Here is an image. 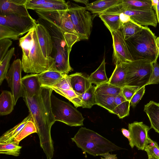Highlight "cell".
Masks as SVG:
<instances>
[{
    "label": "cell",
    "mask_w": 159,
    "mask_h": 159,
    "mask_svg": "<svg viewBox=\"0 0 159 159\" xmlns=\"http://www.w3.org/2000/svg\"><path fill=\"white\" fill-rule=\"evenodd\" d=\"M32 120L31 115L28 116L13 128L4 133L0 138V143H8L13 142L14 139L19 134L27 122Z\"/></svg>",
    "instance_id": "obj_26"
},
{
    "label": "cell",
    "mask_w": 159,
    "mask_h": 159,
    "mask_svg": "<svg viewBox=\"0 0 159 159\" xmlns=\"http://www.w3.org/2000/svg\"><path fill=\"white\" fill-rule=\"evenodd\" d=\"M95 86L91 85L83 93L72 99V102L76 107H82L83 108H90L96 104L95 92Z\"/></svg>",
    "instance_id": "obj_20"
},
{
    "label": "cell",
    "mask_w": 159,
    "mask_h": 159,
    "mask_svg": "<svg viewBox=\"0 0 159 159\" xmlns=\"http://www.w3.org/2000/svg\"><path fill=\"white\" fill-rule=\"evenodd\" d=\"M25 6L27 9L35 11L66 10L70 7L63 0H26Z\"/></svg>",
    "instance_id": "obj_15"
},
{
    "label": "cell",
    "mask_w": 159,
    "mask_h": 159,
    "mask_svg": "<svg viewBox=\"0 0 159 159\" xmlns=\"http://www.w3.org/2000/svg\"><path fill=\"white\" fill-rule=\"evenodd\" d=\"M22 49V69L26 73L39 74L54 66L55 60L44 56L39 43L35 27L19 40Z\"/></svg>",
    "instance_id": "obj_3"
},
{
    "label": "cell",
    "mask_w": 159,
    "mask_h": 159,
    "mask_svg": "<svg viewBox=\"0 0 159 159\" xmlns=\"http://www.w3.org/2000/svg\"><path fill=\"white\" fill-rule=\"evenodd\" d=\"M20 35L6 26L0 25V40L4 39H11L13 40H18Z\"/></svg>",
    "instance_id": "obj_36"
},
{
    "label": "cell",
    "mask_w": 159,
    "mask_h": 159,
    "mask_svg": "<svg viewBox=\"0 0 159 159\" xmlns=\"http://www.w3.org/2000/svg\"><path fill=\"white\" fill-rule=\"evenodd\" d=\"M12 41L9 39L0 40V62L3 59L12 44Z\"/></svg>",
    "instance_id": "obj_41"
},
{
    "label": "cell",
    "mask_w": 159,
    "mask_h": 159,
    "mask_svg": "<svg viewBox=\"0 0 159 159\" xmlns=\"http://www.w3.org/2000/svg\"><path fill=\"white\" fill-rule=\"evenodd\" d=\"M105 58L99 67L88 77L91 84L98 85L108 81L106 73Z\"/></svg>",
    "instance_id": "obj_28"
},
{
    "label": "cell",
    "mask_w": 159,
    "mask_h": 159,
    "mask_svg": "<svg viewBox=\"0 0 159 159\" xmlns=\"http://www.w3.org/2000/svg\"><path fill=\"white\" fill-rule=\"evenodd\" d=\"M61 96L65 97L70 101L76 97L78 95L72 89H62L52 87H48Z\"/></svg>",
    "instance_id": "obj_40"
},
{
    "label": "cell",
    "mask_w": 159,
    "mask_h": 159,
    "mask_svg": "<svg viewBox=\"0 0 159 159\" xmlns=\"http://www.w3.org/2000/svg\"><path fill=\"white\" fill-rule=\"evenodd\" d=\"M144 111L148 117L151 128L159 134V103L151 101L144 105Z\"/></svg>",
    "instance_id": "obj_22"
},
{
    "label": "cell",
    "mask_w": 159,
    "mask_h": 159,
    "mask_svg": "<svg viewBox=\"0 0 159 159\" xmlns=\"http://www.w3.org/2000/svg\"><path fill=\"white\" fill-rule=\"evenodd\" d=\"M52 90L49 87H42L39 95L29 98L24 91L23 97L36 127L40 146L46 159L52 158L54 151L51 135V127L55 122L51 106L50 98Z\"/></svg>",
    "instance_id": "obj_1"
},
{
    "label": "cell",
    "mask_w": 159,
    "mask_h": 159,
    "mask_svg": "<svg viewBox=\"0 0 159 159\" xmlns=\"http://www.w3.org/2000/svg\"><path fill=\"white\" fill-rule=\"evenodd\" d=\"M157 36L147 26L125 40L134 60L147 59L152 63L159 57Z\"/></svg>",
    "instance_id": "obj_4"
},
{
    "label": "cell",
    "mask_w": 159,
    "mask_h": 159,
    "mask_svg": "<svg viewBox=\"0 0 159 159\" xmlns=\"http://www.w3.org/2000/svg\"><path fill=\"white\" fill-rule=\"evenodd\" d=\"M21 148V146L14 142L0 143V153L18 156L20 154Z\"/></svg>",
    "instance_id": "obj_33"
},
{
    "label": "cell",
    "mask_w": 159,
    "mask_h": 159,
    "mask_svg": "<svg viewBox=\"0 0 159 159\" xmlns=\"http://www.w3.org/2000/svg\"><path fill=\"white\" fill-rule=\"evenodd\" d=\"M148 159H158L153 156H148Z\"/></svg>",
    "instance_id": "obj_51"
},
{
    "label": "cell",
    "mask_w": 159,
    "mask_h": 159,
    "mask_svg": "<svg viewBox=\"0 0 159 159\" xmlns=\"http://www.w3.org/2000/svg\"><path fill=\"white\" fill-rule=\"evenodd\" d=\"M35 133H37L36 126L32 120L29 121L19 134L15 138L13 142L19 145L21 140L29 135Z\"/></svg>",
    "instance_id": "obj_34"
},
{
    "label": "cell",
    "mask_w": 159,
    "mask_h": 159,
    "mask_svg": "<svg viewBox=\"0 0 159 159\" xmlns=\"http://www.w3.org/2000/svg\"><path fill=\"white\" fill-rule=\"evenodd\" d=\"M50 102L55 121L61 122L71 126L83 125L84 118L82 114L70 103L58 99L52 93Z\"/></svg>",
    "instance_id": "obj_6"
},
{
    "label": "cell",
    "mask_w": 159,
    "mask_h": 159,
    "mask_svg": "<svg viewBox=\"0 0 159 159\" xmlns=\"http://www.w3.org/2000/svg\"><path fill=\"white\" fill-rule=\"evenodd\" d=\"M130 102L126 100L117 106L112 113L117 115L120 119H122L129 114Z\"/></svg>",
    "instance_id": "obj_35"
},
{
    "label": "cell",
    "mask_w": 159,
    "mask_h": 159,
    "mask_svg": "<svg viewBox=\"0 0 159 159\" xmlns=\"http://www.w3.org/2000/svg\"><path fill=\"white\" fill-rule=\"evenodd\" d=\"M158 0H151L152 6L154 11L157 7Z\"/></svg>",
    "instance_id": "obj_47"
},
{
    "label": "cell",
    "mask_w": 159,
    "mask_h": 159,
    "mask_svg": "<svg viewBox=\"0 0 159 159\" xmlns=\"http://www.w3.org/2000/svg\"><path fill=\"white\" fill-rule=\"evenodd\" d=\"M159 83V64L157 61L153 63L152 69L149 80L146 85Z\"/></svg>",
    "instance_id": "obj_38"
},
{
    "label": "cell",
    "mask_w": 159,
    "mask_h": 159,
    "mask_svg": "<svg viewBox=\"0 0 159 159\" xmlns=\"http://www.w3.org/2000/svg\"><path fill=\"white\" fill-rule=\"evenodd\" d=\"M22 83L25 93L29 98L39 95L42 88L38 74L27 75L22 78Z\"/></svg>",
    "instance_id": "obj_18"
},
{
    "label": "cell",
    "mask_w": 159,
    "mask_h": 159,
    "mask_svg": "<svg viewBox=\"0 0 159 159\" xmlns=\"http://www.w3.org/2000/svg\"><path fill=\"white\" fill-rule=\"evenodd\" d=\"M26 0H1L0 15L6 16L15 14L30 16L25 3Z\"/></svg>",
    "instance_id": "obj_16"
},
{
    "label": "cell",
    "mask_w": 159,
    "mask_h": 159,
    "mask_svg": "<svg viewBox=\"0 0 159 159\" xmlns=\"http://www.w3.org/2000/svg\"><path fill=\"white\" fill-rule=\"evenodd\" d=\"M69 76L72 88L77 95L85 92L92 85L88 77L81 73L77 72Z\"/></svg>",
    "instance_id": "obj_19"
},
{
    "label": "cell",
    "mask_w": 159,
    "mask_h": 159,
    "mask_svg": "<svg viewBox=\"0 0 159 159\" xmlns=\"http://www.w3.org/2000/svg\"><path fill=\"white\" fill-rule=\"evenodd\" d=\"M74 1L76 2L84 4L86 6L89 3L88 0H74Z\"/></svg>",
    "instance_id": "obj_49"
},
{
    "label": "cell",
    "mask_w": 159,
    "mask_h": 159,
    "mask_svg": "<svg viewBox=\"0 0 159 159\" xmlns=\"http://www.w3.org/2000/svg\"><path fill=\"white\" fill-rule=\"evenodd\" d=\"M156 44L158 49V55L159 56V37H158L156 38Z\"/></svg>",
    "instance_id": "obj_50"
},
{
    "label": "cell",
    "mask_w": 159,
    "mask_h": 159,
    "mask_svg": "<svg viewBox=\"0 0 159 159\" xmlns=\"http://www.w3.org/2000/svg\"><path fill=\"white\" fill-rule=\"evenodd\" d=\"M38 23L43 25L49 31L52 39V57L55 60L52 70L67 75L73 70L69 61L72 47L80 40L78 35L70 33L57 23L39 18Z\"/></svg>",
    "instance_id": "obj_2"
},
{
    "label": "cell",
    "mask_w": 159,
    "mask_h": 159,
    "mask_svg": "<svg viewBox=\"0 0 159 159\" xmlns=\"http://www.w3.org/2000/svg\"><path fill=\"white\" fill-rule=\"evenodd\" d=\"M130 132L129 144L132 148L136 146L138 150H144L150 138L148 133L151 128L142 122L135 121L128 125Z\"/></svg>",
    "instance_id": "obj_12"
},
{
    "label": "cell",
    "mask_w": 159,
    "mask_h": 159,
    "mask_svg": "<svg viewBox=\"0 0 159 159\" xmlns=\"http://www.w3.org/2000/svg\"><path fill=\"white\" fill-rule=\"evenodd\" d=\"M140 88L136 86L125 85L122 88L121 93L125 99L130 102L133 96Z\"/></svg>",
    "instance_id": "obj_39"
},
{
    "label": "cell",
    "mask_w": 159,
    "mask_h": 159,
    "mask_svg": "<svg viewBox=\"0 0 159 159\" xmlns=\"http://www.w3.org/2000/svg\"><path fill=\"white\" fill-rule=\"evenodd\" d=\"M126 100L122 93L119 94L115 97V103L117 106Z\"/></svg>",
    "instance_id": "obj_44"
},
{
    "label": "cell",
    "mask_w": 159,
    "mask_h": 159,
    "mask_svg": "<svg viewBox=\"0 0 159 159\" xmlns=\"http://www.w3.org/2000/svg\"><path fill=\"white\" fill-rule=\"evenodd\" d=\"M36 20L30 16L12 14L6 16L0 15V25L7 26L20 36L28 32L36 26Z\"/></svg>",
    "instance_id": "obj_9"
},
{
    "label": "cell",
    "mask_w": 159,
    "mask_h": 159,
    "mask_svg": "<svg viewBox=\"0 0 159 159\" xmlns=\"http://www.w3.org/2000/svg\"><path fill=\"white\" fill-rule=\"evenodd\" d=\"M128 16L131 20L142 26H152L156 27L158 21L152 9L147 10H128L121 13Z\"/></svg>",
    "instance_id": "obj_14"
},
{
    "label": "cell",
    "mask_w": 159,
    "mask_h": 159,
    "mask_svg": "<svg viewBox=\"0 0 159 159\" xmlns=\"http://www.w3.org/2000/svg\"><path fill=\"white\" fill-rule=\"evenodd\" d=\"M42 87H52L66 75L53 70H48L38 74Z\"/></svg>",
    "instance_id": "obj_23"
},
{
    "label": "cell",
    "mask_w": 159,
    "mask_h": 159,
    "mask_svg": "<svg viewBox=\"0 0 159 159\" xmlns=\"http://www.w3.org/2000/svg\"><path fill=\"white\" fill-rule=\"evenodd\" d=\"M98 15L111 33L120 30L123 24L120 20L119 15L105 13Z\"/></svg>",
    "instance_id": "obj_27"
},
{
    "label": "cell",
    "mask_w": 159,
    "mask_h": 159,
    "mask_svg": "<svg viewBox=\"0 0 159 159\" xmlns=\"http://www.w3.org/2000/svg\"><path fill=\"white\" fill-rule=\"evenodd\" d=\"M22 70L21 61L19 59L14 60L10 66L5 78L13 96L15 105L19 98L24 96L21 75Z\"/></svg>",
    "instance_id": "obj_10"
},
{
    "label": "cell",
    "mask_w": 159,
    "mask_h": 159,
    "mask_svg": "<svg viewBox=\"0 0 159 159\" xmlns=\"http://www.w3.org/2000/svg\"><path fill=\"white\" fill-rule=\"evenodd\" d=\"M15 106L14 98L11 92L3 91L0 96V115H6L10 113Z\"/></svg>",
    "instance_id": "obj_25"
},
{
    "label": "cell",
    "mask_w": 159,
    "mask_h": 159,
    "mask_svg": "<svg viewBox=\"0 0 159 159\" xmlns=\"http://www.w3.org/2000/svg\"><path fill=\"white\" fill-rule=\"evenodd\" d=\"M153 63L147 59L134 60L128 63L125 85L140 88L146 86L152 72Z\"/></svg>",
    "instance_id": "obj_7"
},
{
    "label": "cell",
    "mask_w": 159,
    "mask_h": 159,
    "mask_svg": "<svg viewBox=\"0 0 159 159\" xmlns=\"http://www.w3.org/2000/svg\"><path fill=\"white\" fill-rule=\"evenodd\" d=\"M145 86L139 88L134 94L130 101V106L135 107L141 99L145 92Z\"/></svg>",
    "instance_id": "obj_43"
},
{
    "label": "cell",
    "mask_w": 159,
    "mask_h": 159,
    "mask_svg": "<svg viewBox=\"0 0 159 159\" xmlns=\"http://www.w3.org/2000/svg\"><path fill=\"white\" fill-rule=\"evenodd\" d=\"M71 139L84 152L94 156L123 149L94 131L80 128Z\"/></svg>",
    "instance_id": "obj_5"
},
{
    "label": "cell",
    "mask_w": 159,
    "mask_h": 159,
    "mask_svg": "<svg viewBox=\"0 0 159 159\" xmlns=\"http://www.w3.org/2000/svg\"><path fill=\"white\" fill-rule=\"evenodd\" d=\"M35 28L39 43L44 56L47 58L52 57V41L49 31L39 23L37 24Z\"/></svg>",
    "instance_id": "obj_17"
},
{
    "label": "cell",
    "mask_w": 159,
    "mask_h": 159,
    "mask_svg": "<svg viewBox=\"0 0 159 159\" xmlns=\"http://www.w3.org/2000/svg\"><path fill=\"white\" fill-rule=\"evenodd\" d=\"M15 48H11L0 62V85H1L3 80L6 78L8 72L11 59L14 54Z\"/></svg>",
    "instance_id": "obj_32"
},
{
    "label": "cell",
    "mask_w": 159,
    "mask_h": 159,
    "mask_svg": "<svg viewBox=\"0 0 159 159\" xmlns=\"http://www.w3.org/2000/svg\"><path fill=\"white\" fill-rule=\"evenodd\" d=\"M96 104L106 109L110 112H112L116 107L115 97L109 95L95 93Z\"/></svg>",
    "instance_id": "obj_29"
},
{
    "label": "cell",
    "mask_w": 159,
    "mask_h": 159,
    "mask_svg": "<svg viewBox=\"0 0 159 159\" xmlns=\"http://www.w3.org/2000/svg\"><path fill=\"white\" fill-rule=\"evenodd\" d=\"M121 0H100L89 3L85 7L93 14H100L115 6Z\"/></svg>",
    "instance_id": "obj_24"
},
{
    "label": "cell",
    "mask_w": 159,
    "mask_h": 159,
    "mask_svg": "<svg viewBox=\"0 0 159 159\" xmlns=\"http://www.w3.org/2000/svg\"><path fill=\"white\" fill-rule=\"evenodd\" d=\"M152 9L151 0H121L120 2L104 13L119 15L128 10H147Z\"/></svg>",
    "instance_id": "obj_13"
},
{
    "label": "cell",
    "mask_w": 159,
    "mask_h": 159,
    "mask_svg": "<svg viewBox=\"0 0 159 159\" xmlns=\"http://www.w3.org/2000/svg\"><path fill=\"white\" fill-rule=\"evenodd\" d=\"M128 70V63H121L116 65L115 68L108 82L121 88L125 85V79Z\"/></svg>",
    "instance_id": "obj_21"
},
{
    "label": "cell",
    "mask_w": 159,
    "mask_h": 159,
    "mask_svg": "<svg viewBox=\"0 0 159 159\" xmlns=\"http://www.w3.org/2000/svg\"><path fill=\"white\" fill-rule=\"evenodd\" d=\"M75 29L80 40H88L93 27V17L85 7L76 5L68 10Z\"/></svg>",
    "instance_id": "obj_8"
},
{
    "label": "cell",
    "mask_w": 159,
    "mask_h": 159,
    "mask_svg": "<svg viewBox=\"0 0 159 159\" xmlns=\"http://www.w3.org/2000/svg\"><path fill=\"white\" fill-rule=\"evenodd\" d=\"M121 92L122 88L111 84L107 82L95 86V93L109 95L115 97Z\"/></svg>",
    "instance_id": "obj_30"
},
{
    "label": "cell",
    "mask_w": 159,
    "mask_h": 159,
    "mask_svg": "<svg viewBox=\"0 0 159 159\" xmlns=\"http://www.w3.org/2000/svg\"><path fill=\"white\" fill-rule=\"evenodd\" d=\"M143 27L133 21H129L124 23L120 30L126 40L141 30Z\"/></svg>",
    "instance_id": "obj_31"
},
{
    "label": "cell",
    "mask_w": 159,
    "mask_h": 159,
    "mask_svg": "<svg viewBox=\"0 0 159 159\" xmlns=\"http://www.w3.org/2000/svg\"><path fill=\"white\" fill-rule=\"evenodd\" d=\"M154 11L156 15L158 22L159 24V0H158L157 7Z\"/></svg>",
    "instance_id": "obj_48"
},
{
    "label": "cell",
    "mask_w": 159,
    "mask_h": 159,
    "mask_svg": "<svg viewBox=\"0 0 159 159\" xmlns=\"http://www.w3.org/2000/svg\"><path fill=\"white\" fill-rule=\"evenodd\" d=\"M100 156L103 157V158L101 157V159H117L116 154H111L109 153L105 154Z\"/></svg>",
    "instance_id": "obj_45"
},
{
    "label": "cell",
    "mask_w": 159,
    "mask_h": 159,
    "mask_svg": "<svg viewBox=\"0 0 159 159\" xmlns=\"http://www.w3.org/2000/svg\"><path fill=\"white\" fill-rule=\"evenodd\" d=\"M144 150L147 153L148 156H153L159 159V146L156 142L150 139L145 146Z\"/></svg>",
    "instance_id": "obj_37"
},
{
    "label": "cell",
    "mask_w": 159,
    "mask_h": 159,
    "mask_svg": "<svg viewBox=\"0 0 159 159\" xmlns=\"http://www.w3.org/2000/svg\"><path fill=\"white\" fill-rule=\"evenodd\" d=\"M121 131L123 135L129 141L130 139V132L129 130L123 128L121 129Z\"/></svg>",
    "instance_id": "obj_46"
},
{
    "label": "cell",
    "mask_w": 159,
    "mask_h": 159,
    "mask_svg": "<svg viewBox=\"0 0 159 159\" xmlns=\"http://www.w3.org/2000/svg\"><path fill=\"white\" fill-rule=\"evenodd\" d=\"M52 87L62 89H72L70 83V79L68 75H66L63 78Z\"/></svg>",
    "instance_id": "obj_42"
},
{
    "label": "cell",
    "mask_w": 159,
    "mask_h": 159,
    "mask_svg": "<svg viewBox=\"0 0 159 159\" xmlns=\"http://www.w3.org/2000/svg\"><path fill=\"white\" fill-rule=\"evenodd\" d=\"M112 38L113 62L116 65L121 63H129L134 60L120 30L111 33Z\"/></svg>",
    "instance_id": "obj_11"
}]
</instances>
